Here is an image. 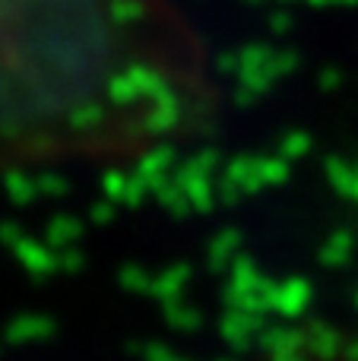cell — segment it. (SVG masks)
Wrapping results in <instances>:
<instances>
[{
    "label": "cell",
    "mask_w": 358,
    "mask_h": 361,
    "mask_svg": "<svg viewBox=\"0 0 358 361\" xmlns=\"http://www.w3.org/2000/svg\"><path fill=\"white\" fill-rule=\"evenodd\" d=\"M213 86L162 0H0V165L105 162L194 133Z\"/></svg>",
    "instance_id": "6da1fadb"
}]
</instances>
